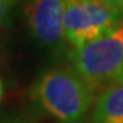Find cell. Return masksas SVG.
<instances>
[{
	"instance_id": "8992f818",
	"label": "cell",
	"mask_w": 123,
	"mask_h": 123,
	"mask_svg": "<svg viewBox=\"0 0 123 123\" xmlns=\"http://www.w3.org/2000/svg\"><path fill=\"white\" fill-rule=\"evenodd\" d=\"M101 1L105 3L108 7H111L123 17V0H101Z\"/></svg>"
},
{
	"instance_id": "6da1fadb",
	"label": "cell",
	"mask_w": 123,
	"mask_h": 123,
	"mask_svg": "<svg viewBox=\"0 0 123 123\" xmlns=\"http://www.w3.org/2000/svg\"><path fill=\"white\" fill-rule=\"evenodd\" d=\"M96 86L73 67L45 70L33 86V100L59 123H82L94 100Z\"/></svg>"
},
{
	"instance_id": "3957f363",
	"label": "cell",
	"mask_w": 123,
	"mask_h": 123,
	"mask_svg": "<svg viewBox=\"0 0 123 123\" xmlns=\"http://www.w3.org/2000/svg\"><path fill=\"white\" fill-rule=\"evenodd\" d=\"M122 21L101 0H66L64 37L73 47H82L115 30Z\"/></svg>"
},
{
	"instance_id": "9c48e42d",
	"label": "cell",
	"mask_w": 123,
	"mask_h": 123,
	"mask_svg": "<svg viewBox=\"0 0 123 123\" xmlns=\"http://www.w3.org/2000/svg\"><path fill=\"white\" fill-rule=\"evenodd\" d=\"M1 92H3V88H1V82H0V97H1Z\"/></svg>"
},
{
	"instance_id": "5b68a950",
	"label": "cell",
	"mask_w": 123,
	"mask_h": 123,
	"mask_svg": "<svg viewBox=\"0 0 123 123\" xmlns=\"http://www.w3.org/2000/svg\"><path fill=\"white\" fill-rule=\"evenodd\" d=\"M92 123H123V79L110 84L97 97Z\"/></svg>"
},
{
	"instance_id": "7a4b0ae2",
	"label": "cell",
	"mask_w": 123,
	"mask_h": 123,
	"mask_svg": "<svg viewBox=\"0 0 123 123\" xmlns=\"http://www.w3.org/2000/svg\"><path fill=\"white\" fill-rule=\"evenodd\" d=\"M68 62L96 88L115 82L123 73V23L92 43L74 47Z\"/></svg>"
},
{
	"instance_id": "52a82bcc",
	"label": "cell",
	"mask_w": 123,
	"mask_h": 123,
	"mask_svg": "<svg viewBox=\"0 0 123 123\" xmlns=\"http://www.w3.org/2000/svg\"><path fill=\"white\" fill-rule=\"evenodd\" d=\"M1 123H37L33 119L26 118V116H10V118L4 119Z\"/></svg>"
},
{
	"instance_id": "ba28073f",
	"label": "cell",
	"mask_w": 123,
	"mask_h": 123,
	"mask_svg": "<svg viewBox=\"0 0 123 123\" xmlns=\"http://www.w3.org/2000/svg\"><path fill=\"white\" fill-rule=\"evenodd\" d=\"M4 10H6V1L4 0H0V21H1L3 14H4Z\"/></svg>"
},
{
	"instance_id": "30bf717a",
	"label": "cell",
	"mask_w": 123,
	"mask_h": 123,
	"mask_svg": "<svg viewBox=\"0 0 123 123\" xmlns=\"http://www.w3.org/2000/svg\"><path fill=\"white\" fill-rule=\"evenodd\" d=\"M118 79H123V73H122V74H120V77H119ZM118 79H116V81H118Z\"/></svg>"
},
{
	"instance_id": "277c9868",
	"label": "cell",
	"mask_w": 123,
	"mask_h": 123,
	"mask_svg": "<svg viewBox=\"0 0 123 123\" xmlns=\"http://www.w3.org/2000/svg\"><path fill=\"white\" fill-rule=\"evenodd\" d=\"M66 0H34L29 10V23L41 45L53 47L64 36Z\"/></svg>"
}]
</instances>
